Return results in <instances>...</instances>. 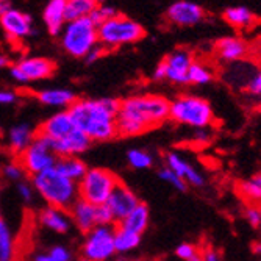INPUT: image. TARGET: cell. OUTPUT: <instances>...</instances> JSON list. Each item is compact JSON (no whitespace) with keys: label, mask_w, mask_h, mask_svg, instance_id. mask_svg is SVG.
Wrapping results in <instances>:
<instances>
[{"label":"cell","mask_w":261,"mask_h":261,"mask_svg":"<svg viewBox=\"0 0 261 261\" xmlns=\"http://www.w3.org/2000/svg\"><path fill=\"white\" fill-rule=\"evenodd\" d=\"M169 103L160 94H139L121 100L116 117L117 136L133 138L163 125L169 119Z\"/></svg>","instance_id":"obj_1"},{"label":"cell","mask_w":261,"mask_h":261,"mask_svg":"<svg viewBox=\"0 0 261 261\" xmlns=\"http://www.w3.org/2000/svg\"><path fill=\"white\" fill-rule=\"evenodd\" d=\"M121 100L116 97L77 99L67 110L75 130L94 141H111L117 136L116 117Z\"/></svg>","instance_id":"obj_2"},{"label":"cell","mask_w":261,"mask_h":261,"mask_svg":"<svg viewBox=\"0 0 261 261\" xmlns=\"http://www.w3.org/2000/svg\"><path fill=\"white\" fill-rule=\"evenodd\" d=\"M32 185L47 206L69 213L72 205L79 200L77 183L64 178L55 171V168L32 177Z\"/></svg>","instance_id":"obj_3"},{"label":"cell","mask_w":261,"mask_h":261,"mask_svg":"<svg viewBox=\"0 0 261 261\" xmlns=\"http://www.w3.org/2000/svg\"><path fill=\"white\" fill-rule=\"evenodd\" d=\"M169 119L196 130L208 128L215 122L211 103L196 94H181L169 103Z\"/></svg>","instance_id":"obj_4"},{"label":"cell","mask_w":261,"mask_h":261,"mask_svg":"<svg viewBox=\"0 0 261 261\" xmlns=\"http://www.w3.org/2000/svg\"><path fill=\"white\" fill-rule=\"evenodd\" d=\"M97 35H99V44L108 52V50L119 49L122 45H128L141 41L146 36V30L135 19L119 13L113 19L99 25Z\"/></svg>","instance_id":"obj_5"},{"label":"cell","mask_w":261,"mask_h":261,"mask_svg":"<svg viewBox=\"0 0 261 261\" xmlns=\"http://www.w3.org/2000/svg\"><path fill=\"white\" fill-rule=\"evenodd\" d=\"M60 44L72 58H85L94 47L99 45L97 25L89 17L66 22L60 35Z\"/></svg>","instance_id":"obj_6"},{"label":"cell","mask_w":261,"mask_h":261,"mask_svg":"<svg viewBox=\"0 0 261 261\" xmlns=\"http://www.w3.org/2000/svg\"><path fill=\"white\" fill-rule=\"evenodd\" d=\"M119 183H121V178L110 169L89 168L85 177L77 183L79 199L94 206L105 205Z\"/></svg>","instance_id":"obj_7"},{"label":"cell","mask_w":261,"mask_h":261,"mask_svg":"<svg viewBox=\"0 0 261 261\" xmlns=\"http://www.w3.org/2000/svg\"><path fill=\"white\" fill-rule=\"evenodd\" d=\"M114 225L96 227L85 234L80 247L82 261H107L114 253Z\"/></svg>","instance_id":"obj_8"},{"label":"cell","mask_w":261,"mask_h":261,"mask_svg":"<svg viewBox=\"0 0 261 261\" xmlns=\"http://www.w3.org/2000/svg\"><path fill=\"white\" fill-rule=\"evenodd\" d=\"M55 72L57 63L52 58L45 57H25L10 67L11 79L20 85L50 79Z\"/></svg>","instance_id":"obj_9"},{"label":"cell","mask_w":261,"mask_h":261,"mask_svg":"<svg viewBox=\"0 0 261 261\" xmlns=\"http://www.w3.org/2000/svg\"><path fill=\"white\" fill-rule=\"evenodd\" d=\"M17 163L22 166L23 172L35 177L44 171L52 169L57 163V156L47 147V142L41 136H35L32 146L17 156Z\"/></svg>","instance_id":"obj_10"},{"label":"cell","mask_w":261,"mask_h":261,"mask_svg":"<svg viewBox=\"0 0 261 261\" xmlns=\"http://www.w3.org/2000/svg\"><path fill=\"white\" fill-rule=\"evenodd\" d=\"M0 27L11 41H20L35 35L33 17L29 13L16 8H11L10 11L0 16Z\"/></svg>","instance_id":"obj_11"},{"label":"cell","mask_w":261,"mask_h":261,"mask_svg":"<svg viewBox=\"0 0 261 261\" xmlns=\"http://www.w3.org/2000/svg\"><path fill=\"white\" fill-rule=\"evenodd\" d=\"M166 19L177 27H194L205 19V8L191 0H177L166 8Z\"/></svg>","instance_id":"obj_12"},{"label":"cell","mask_w":261,"mask_h":261,"mask_svg":"<svg viewBox=\"0 0 261 261\" xmlns=\"http://www.w3.org/2000/svg\"><path fill=\"white\" fill-rule=\"evenodd\" d=\"M36 136H39V135H36ZM41 138L47 142V147L50 149L52 153H55L57 158H61V156H79V155L85 153L91 147V144H92V141L86 135L79 132V130H74L72 133H69L66 138L58 139V141L44 138V136H41Z\"/></svg>","instance_id":"obj_13"},{"label":"cell","mask_w":261,"mask_h":261,"mask_svg":"<svg viewBox=\"0 0 261 261\" xmlns=\"http://www.w3.org/2000/svg\"><path fill=\"white\" fill-rule=\"evenodd\" d=\"M193 63L194 57L186 49H177L171 52L163 60L166 69V80L178 86L188 85V70Z\"/></svg>","instance_id":"obj_14"},{"label":"cell","mask_w":261,"mask_h":261,"mask_svg":"<svg viewBox=\"0 0 261 261\" xmlns=\"http://www.w3.org/2000/svg\"><path fill=\"white\" fill-rule=\"evenodd\" d=\"M105 205L111 211L114 222L117 224V222H121L127 215H130V213L139 205V199L125 183L121 181L116 186V189L113 191V194L110 196V199Z\"/></svg>","instance_id":"obj_15"},{"label":"cell","mask_w":261,"mask_h":261,"mask_svg":"<svg viewBox=\"0 0 261 261\" xmlns=\"http://www.w3.org/2000/svg\"><path fill=\"white\" fill-rule=\"evenodd\" d=\"M164 161H166V168H169L172 172H175L186 185H191L194 188H202L205 185V177L202 175V172L197 168H194L180 153L171 150L164 155Z\"/></svg>","instance_id":"obj_16"},{"label":"cell","mask_w":261,"mask_h":261,"mask_svg":"<svg viewBox=\"0 0 261 261\" xmlns=\"http://www.w3.org/2000/svg\"><path fill=\"white\" fill-rule=\"evenodd\" d=\"M75 130L72 121H70V116L67 113V110L58 111L55 114H52L49 119H45L38 128H36V135L49 138L54 141L63 139L66 138L69 133H72Z\"/></svg>","instance_id":"obj_17"},{"label":"cell","mask_w":261,"mask_h":261,"mask_svg":"<svg viewBox=\"0 0 261 261\" xmlns=\"http://www.w3.org/2000/svg\"><path fill=\"white\" fill-rule=\"evenodd\" d=\"M215 50L218 54V57L222 61L227 63H236L241 61L247 52H249V45L243 38L238 36H225L216 41L215 44Z\"/></svg>","instance_id":"obj_18"},{"label":"cell","mask_w":261,"mask_h":261,"mask_svg":"<svg viewBox=\"0 0 261 261\" xmlns=\"http://www.w3.org/2000/svg\"><path fill=\"white\" fill-rule=\"evenodd\" d=\"M42 20L50 36H60L66 25V0H50L42 10Z\"/></svg>","instance_id":"obj_19"},{"label":"cell","mask_w":261,"mask_h":261,"mask_svg":"<svg viewBox=\"0 0 261 261\" xmlns=\"http://www.w3.org/2000/svg\"><path fill=\"white\" fill-rule=\"evenodd\" d=\"M69 216L72 224L82 231V233H88L92 228L97 227V218H96V206L79 199L72 208L69 210Z\"/></svg>","instance_id":"obj_20"},{"label":"cell","mask_w":261,"mask_h":261,"mask_svg":"<svg viewBox=\"0 0 261 261\" xmlns=\"http://www.w3.org/2000/svg\"><path fill=\"white\" fill-rule=\"evenodd\" d=\"M39 222L45 228H49V230L60 233V234L67 233L70 230V227H72V221H70L69 213L52 208V206H45L44 210H41Z\"/></svg>","instance_id":"obj_21"},{"label":"cell","mask_w":261,"mask_h":261,"mask_svg":"<svg viewBox=\"0 0 261 261\" xmlns=\"http://www.w3.org/2000/svg\"><path fill=\"white\" fill-rule=\"evenodd\" d=\"M149 222H150V210L146 203L139 202V205L130 213V215H127L121 222H117L116 227L136 233V234H142L147 230Z\"/></svg>","instance_id":"obj_22"},{"label":"cell","mask_w":261,"mask_h":261,"mask_svg":"<svg viewBox=\"0 0 261 261\" xmlns=\"http://www.w3.org/2000/svg\"><path fill=\"white\" fill-rule=\"evenodd\" d=\"M36 130H33L29 124H17L8 132V147L14 155H20L27 147L32 146L35 141Z\"/></svg>","instance_id":"obj_23"},{"label":"cell","mask_w":261,"mask_h":261,"mask_svg":"<svg viewBox=\"0 0 261 261\" xmlns=\"http://www.w3.org/2000/svg\"><path fill=\"white\" fill-rule=\"evenodd\" d=\"M35 97L38 102H41L45 107H55V108H70L79 97L75 96V92L70 89H42L35 94Z\"/></svg>","instance_id":"obj_24"},{"label":"cell","mask_w":261,"mask_h":261,"mask_svg":"<svg viewBox=\"0 0 261 261\" xmlns=\"http://www.w3.org/2000/svg\"><path fill=\"white\" fill-rule=\"evenodd\" d=\"M54 168L64 178L74 181V183H79L85 177V174L88 172L86 163L83 160H80L79 156H61V158H57V163H55Z\"/></svg>","instance_id":"obj_25"},{"label":"cell","mask_w":261,"mask_h":261,"mask_svg":"<svg viewBox=\"0 0 261 261\" xmlns=\"http://www.w3.org/2000/svg\"><path fill=\"white\" fill-rule=\"evenodd\" d=\"M222 19L233 29H250L256 22V14L247 7L234 5L222 11Z\"/></svg>","instance_id":"obj_26"},{"label":"cell","mask_w":261,"mask_h":261,"mask_svg":"<svg viewBox=\"0 0 261 261\" xmlns=\"http://www.w3.org/2000/svg\"><path fill=\"white\" fill-rule=\"evenodd\" d=\"M236 191L247 202V205H261V172L250 175L236 185Z\"/></svg>","instance_id":"obj_27"},{"label":"cell","mask_w":261,"mask_h":261,"mask_svg":"<svg viewBox=\"0 0 261 261\" xmlns=\"http://www.w3.org/2000/svg\"><path fill=\"white\" fill-rule=\"evenodd\" d=\"M99 4L97 0H66V22L89 17Z\"/></svg>","instance_id":"obj_28"},{"label":"cell","mask_w":261,"mask_h":261,"mask_svg":"<svg viewBox=\"0 0 261 261\" xmlns=\"http://www.w3.org/2000/svg\"><path fill=\"white\" fill-rule=\"evenodd\" d=\"M141 244V234L122 230L116 227L114 230V249L116 253H128L139 247Z\"/></svg>","instance_id":"obj_29"},{"label":"cell","mask_w":261,"mask_h":261,"mask_svg":"<svg viewBox=\"0 0 261 261\" xmlns=\"http://www.w3.org/2000/svg\"><path fill=\"white\" fill-rule=\"evenodd\" d=\"M215 79V72L210 66H206L202 61H196L191 64L188 70V83L189 85H194V86H203L213 82Z\"/></svg>","instance_id":"obj_30"},{"label":"cell","mask_w":261,"mask_h":261,"mask_svg":"<svg viewBox=\"0 0 261 261\" xmlns=\"http://www.w3.org/2000/svg\"><path fill=\"white\" fill-rule=\"evenodd\" d=\"M14 259V241L7 222L0 218V261Z\"/></svg>","instance_id":"obj_31"},{"label":"cell","mask_w":261,"mask_h":261,"mask_svg":"<svg viewBox=\"0 0 261 261\" xmlns=\"http://www.w3.org/2000/svg\"><path fill=\"white\" fill-rule=\"evenodd\" d=\"M127 161L133 169L144 171L153 166V155L144 149H130L127 152Z\"/></svg>","instance_id":"obj_32"},{"label":"cell","mask_w":261,"mask_h":261,"mask_svg":"<svg viewBox=\"0 0 261 261\" xmlns=\"http://www.w3.org/2000/svg\"><path fill=\"white\" fill-rule=\"evenodd\" d=\"M33 261H72V253L64 246H54L50 250L36 253Z\"/></svg>","instance_id":"obj_33"},{"label":"cell","mask_w":261,"mask_h":261,"mask_svg":"<svg viewBox=\"0 0 261 261\" xmlns=\"http://www.w3.org/2000/svg\"><path fill=\"white\" fill-rule=\"evenodd\" d=\"M119 13H117V10L114 8V7H111V5H107V4H99L97 5V8L94 10L92 13H91V16H89V19L96 23V25L99 27V25H102L103 22H107V20H110V19H113L114 16H117Z\"/></svg>","instance_id":"obj_34"},{"label":"cell","mask_w":261,"mask_h":261,"mask_svg":"<svg viewBox=\"0 0 261 261\" xmlns=\"http://www.w3.org/2000/svg\"><path fill=\"white\" fill-rule=\"evenodd\" d=\"M158 178L160 180H163V181H166L169 186H172L174 189H177V191H181V193H185L186 189H188V185L175 174V172H172L169 168H161L160 171H158Z\"/></svg>","instance_id":"obj_35"},{"label":"cell","mask_w":261,"mask_h":261,"mask_svg":"<svg viewBox=\"0 0 261 261\" xmlns=\"http://www.w3.org/2000/svg\"><path fill=\"white\" fill-rule=\"evenodd\" d=\"M175 255L183 261H191L193 258L200 255V250L191 243H181L175 247Z\"/></svg>","instance_id":"obj_36"},{"label":"cell","mask_w":261,"mask_h":261,"mask_svg":"<svg viewBox=\"0 0 261 261\" xmlns=\"http://www.w3.org/2000/svg\"><path fill=\"white\" fill-rule=\"evenodd\" d=\"M2 174L8 178V180H11V181H22V177H23V169H22V166L17 163V161H11V163H7L5 166H4V169H2Z\"/></svg>","instance_id":"obj_37"},{"label":"cell","mask_w":261,"mask_h":261,"mask_svg":"<svg viewBox=\"0 0 261 261\" xmlns=\"http://www.w3.org/2000/svg\"><path fill=\"white\" fill-rule=\"evenodd\" d=\"M96 218H97V227H108V225L116 224L111 211L108 210L107 205L96 206Z\"/></svg>","instance_id":"obj_38"},{"label":"cell","mask_w":261,"mask_h":261,"mask_svg":"<svg viewBox=\"0 0 261 261\" xmlns=\"http://www.w3.org/2000/svg\"><path fill=\"white\" fill-rule=\"evenodd\" d=\"M243 215L250 227H259V208L256 205H246Z\"/></svg>","instance_id":"obj_39"},{"label":"cell","mask_w":261,"mask_h":261,"mask_svg":"<svg viewBox=\"0 0 261 261\" xmlns=\"http://www.w3.org/2000/svg\"><path fill=\"white\" fill-rule=\"evenodd\" d=\"M16 189H17L19 197L23 202H27V203L32 202V199H33V186L30 183H27V181H19L17 186H16Z\"/></svg>","instance_id":"obj_40"},{"label":"cell","mask_w":261,"mask_h":261,"mask_svg":"<svg viewBox=\"0 0 261 261\" xmlns=\"http://www.w3.org/2000/svg\"><path fill=\"white\" fill-rule=\"evenodd\" d=\"M247 91L253 96H261V69L249 80L247 83Z\"/></svg>","instance_id":"obj_41"},{"label":"cell","mask_w":261,"mask_h":261,"mask_svg":"<svg viewBox=\"0 0 261 261\" xmlns=\"http://www.w3.org/2000/svg\"><path fill=\"white\" fill-rule=\"evenodd\" d=\"M105 54H107V50H105L103 47L99 44V45L94 47V49H92L86 57H85V61H86L88 64H92V63H96L97 60H100Z\"/></svg>","instance_id":"obj_42"},{"label":"cell","mask_w":261,"mask_h":261,"mask_svg":"<svg viewBox=\"0 0 261 261\" xmlns=\"http://www.w3.org/2000/svg\"><path fill=\"white\" fill-rule=\"evenodd\" d=\"M17 100V96L14 91L0 89V105H13Z\"/></svg>","instance_id":"obj_43"},{"label":"cell","mask_w":261,"mask_h":261,"mask_svg":"<svg viewBox=\"0 0 261 261\" xmlns=\"http://www.w3.org/2000/svg\"><path fill=\"white\" fill-rule=\"evenodd\" d=\"M200 255H202V261H221V256H219V253L213 249V247H205L202 252H200Z\"/></svg>","instance_id":"obj_44"},{"label":"cell","mask_w":261,"mask_h":261,"mask_svg":"<svg viewBox=\"0 0 261 261\" xmlns=\"http://www.w3.org/2000/svg\"><path fill=\"white\" fill-rule=\"evenodd\" d=\"M152 77H153V80H156V82L166 80V69H164V64H163V61H160V63L156 64V67L153 69V74H152Z\"/></svg>","instance_id":"obj_45"},{"label":"cell","mask_w":261,"mask_h":261,"mask_svg":"<svg viewBox=\"0 0 261 261\" xmlns=\"http://www.w3.org/2000/svg\"><path fill=\"white\" fill-rule=\"evenodd\" d=\"M196 139H197L199 142H208V141H210V133L206 132V128H203V130H197V133H196Z\"/></svg>","instance_id":"obj_46"},{"label":"cell","mask_w":261,"mask_h":261,"mask_svg":"<svg viewBox=\"0 0 261 261\" xmlns=\"http://www.w3.org/2000/svg\"><path fill=\"white\" fill-rule=\"evenodd\" d=\"M13 8V4L8 2V0H0V16L5 14L7 11H10Z\"/></svg>","instance_id":"obj_47"},{"label":"cell","mask_w":261,"mask_h":261,"mask_svg":"<svg viewBox=\"0 0 261 261\" xmlns=\"http://www.w3.org/2000/svg\"><path fill=\"white\" fill-rule=\"evenodd\" d=\"M5 67H11V61L8 57L0 55V69H5Z\"/></svg>","instance_id":"obj_48"},{"label":"cell","mask_w":261,"mask_h":261,"mask_svg":"<svg viewBox=\"0 0 261 261\" xmlns=\"http://www.w3.org/2000/svg\"><path fill=\"white\" fill-rule=\"evenodd\" d=\"M253 252H255V253H261V244H259V243H256V244L253 246Z\"/></svg>","instance_id":"obj_49"},{"label":"cell","mask_w":261,"mask_h":261,"mask_svg":"<svg viewBox=\"0 0 261 261\" xmlns=\"http://www.w3.org/2000/svg\"><path fill=\"white\" fill-rule=\"evenodd\" d=\"M191 261H202V255H197L196 258H193Z\"/></svg>","instance_id":"obj_50"},{"label":"cell","mask_w":261,"mask_h":261,"mask_svg":"<svg viewBox=\"0 0 261 261\" xmlns=\"http://www.w3.org/2000/svg\"><path fill=\"white\" fill-rule=\"evenodd\" d=\"M258 208H259V227H261V205Z\"/></svg>","instance_id":"obj_51"}]
</instances>
